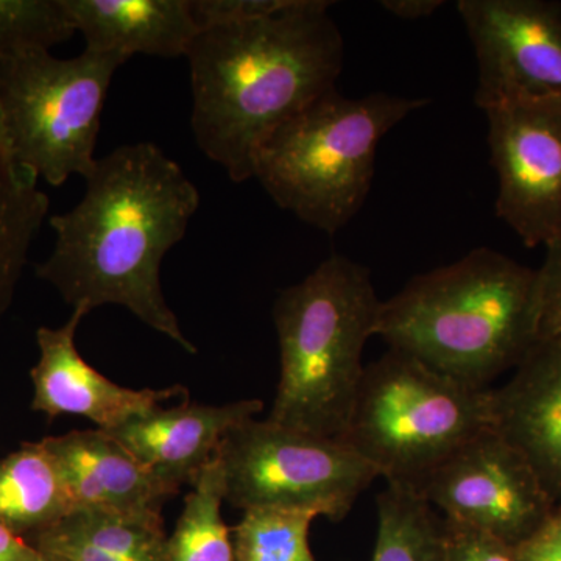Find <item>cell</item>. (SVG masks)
Wrapping results in <instances>:
<instances>
[{
  "label": "cell",
  "instance_id": "obj_1",
  "mask_svg": "<svg viewBox=\"0 0 561 561\" xmlns=\"http://www.w3.org/2000/svg\"><path fill=\"white\" fill-rule=\"evenodd\" d=\"M83 198L49 216L54 250L36 265L72 309L114 305L187 353L194 343L165 301L161 265L183 241L201 208V192L183 168L153 142L125 144L99 158Z\"/></svg>",
  "mask_w": 561,
  "mask_h": 561
},
{
  "label": "cell",
  "instance_id": "obj_2",
  "mask_svg": "<svg viewBox=\"0 0 561 561\" xmlns=\"http://www.w3.org/2000/svg\"><path fill=\"white\" fill-rule=\"evenodd\" d=\"M331 5L297 0L275 16L195 36L186 55L192 131L234 183L253 180L257 151L273 133L337 88L345 47Z\"/></svg>",
  "mask_w": 561,
  "mask_h": 561
},
{
  "label": "cell",
  "instance_id": "obj_3",
  "mask_svg": "<svg viewBox=\"0 0 561 561\" xmlns=\"http://www.w3.org/2000/svg\"><path fill=\"white\" fill-rule=\"evenodd\" d=\"M538 294V268L481 247L382 301L376 335L454 381L490 389L537 343Z\"/></svg>",
  "mask_w": 561,
  "mask_h": 561
},
{
  "label": "cell",
  "instance_id": "obj_4",
  "mask_svg": "<svg viewBox=\"0 0 561 561\" xmlns=\"http://www.w3.org/2000/svg\"><path fill=\"white\" fill-rule=\"evenodd\" d=\"M381 305L370 271L341 254L280 291L273 305L280 373L267 420L341 440Z\"/></svg>",
  "mask_w": 561,
  "mask_h": 561
},
{
  "label": "cell",
  "instance_id": "obj_5",
  "mask_svg": "<svg viewBox=\"0 0 561 561\" xmlns=\"http://www.w3.org/2000/svg\"><path fill=\"white\" fill-rule=\"evenodd\" d=\"M426 99L328 91L278 128L257 151L253 179L280 209L335 234L367 201L383 136Z\"/></svg>",
  "mask_w": 561,
  "mask_h": 561
},
{
  "label": "cell",
  "instance_id": "obj_6",
  "mask_svg": "<svg viewBox=\"0 0 561 561\" xmlns=\"http://www.w3.org/2000/svg\"><path fill=\"white\" fill-rule=\"evenodd\" d=\"M491 430V389L465 386L389 350L365 367L341 440L387 485L419 491L454 454Z\"/></svg>",
  "mask_w": 561,
  "mask_h": 561
},
{
  "label": "cell",
  "instance_id": "obj_7",
  "mask_svg": "<svg viewBox=\"0 0 561 561\" xmlns=\"http://www.w3.org/2000/svg\"><path fill=\"white\" fill-rule=\"evenodd\" d=\"M130 60L84 49L57 58L31 50L0 58V125L21 169L50 186L94 169L102 111L114 73Z\"/></svg>",
  "mask_w": 561,
  "mask_h": 561
},
{
  "label": "cell",
  "instance_id": "obj_8",
  "mask_svg": "<svg viewBox=\"0 0 561 561\" xmlns=\"http://www.w3.org/2000/svg\"><path fill=\"white\" fill-rule=\"evenodd\" d=\"M225 501L241 511L295 508L341 522L378 472L339 438L249 420L219 453Z\"/></svg>",
  "mask_w": 561,
  "mask_h": 561
},
{
  "label": "cell",
  "instance_id": "obj_9",
  "mask_svg": "<svg viewBox=\"0 0 561 561\" xmlns=\"http://www.w3.org/2000/svg\"><path fill=\"white\" fill-rule=\"evenodd\" d=\"M457 11L478 60V108L561 110L560 0H460Z\"/></svg>",
  "mask_w": 561,
  "mask_h": 561
},
{
  "label": "cell",
  "instance_id": "obj_10",
  "mask_svg": "<svg viewBox=\"0 0 561 561\" xmlns=\"http://www.w3.org/2000/svg\"><path fill=\"white\" fill-rule=\"evenodd\" d=\"M446 522L491 535L515 549L556 513L529 461L496 431L454 454L416 491Z\"/></svg>",
  "mask_w": 561,
  "mask_h": 561
},
{
  "label": "cell",
  "instance_id": "obj_11",
  "mask_svg": "<svg viewBox=\"0 0 561 561\" xmlns=\"http://www.w3.org/2000/svg\"><path fill=\"white\" fill-rule=\"evenodd\" d=\"M494 208L529 249L561 238V110L485 111Z\"/></svg>",
  "mask_w": 561,
  "mask_h": 561
},
{
  "label": "cell",
  "instance_id": "obj_12",
  "mask_svg": "<svg viewBox=\"0 0 561 561\" xmlns=\"http://www.w3.org/2000/svg\"><path fill=\"white\" fill-rule=\"evenodd\" d=\"M88 311L76 308L60 328L36 331L39 359L31 370L32 409L49 420L80 415L98 430L113 431L133 416L153 411L176 397H186L181 386L133 390L105 378L77 350L76 335Z\"/></svg>",
  "mask_w": 561,
  "mask_h": 561
},
{
  "label": "cell",
  "instance_id": "obj_13",
  "mask_svg": "<svg viewBox=\"0 0 561 561\" xmlns=\"http://www.w3.org/2000/svg\"><path fill=\"white\" fill-rule=\"evenodd\" d=\"M264 408L260 400L228 404H191L160 408L133 416L108 431L136 460L160 481L180 490L192 485L217 456L228 432L253 420Z\"/></svg>",
  "mask_w": 561,
  "mask_h": 561
},
{
  "label": "cell",
  "instance_id": "obj_14",
  "mask_svg": "<svg viewBox=\"0 0 561 561\" xmlns=\"http://www.w3.org/2000/svg\"><path fill=\"white\" fill-rule=\"evenodd\" d=\"M493 430L526 457L552 501L561 497V345L537 341L511 381L491 389Z\"/></svg>",
  "mask_w": 561,
  "mask_h": 561
},
{
  "label": "cell",
  "instance_id": "obj_15",
  "mask_svg": "<svg viewBox=\"0 0 561 561\" xmlns=\"http://www.w3.org/2000/svg\"><path fill=\"white\" fill-rule=\"evenodd\" d=\"M41 442L61 472L72 512H161L179 494L105 431H70Z\"/></svg>",
  "mask_w": 561,
  "mask_h": 561
},
{
  "label": "cell",
  "instance_id": "obj_16",
  "mask_svg": "<svg viewBox=\"0 0 561 561\" xmlns=\"http://www.w3.org/2000/svg\"><path fill=\"white\" fill-rule=\"evenodd\" d=\"M84 49L186 57L201 33L191 0H62Z\"/></svg>",
  "mask_w": 561,
  "mask_h": 561
},
{
  "label": "cell",
  "instance_id": "obj_17",
  "mask_svg": "<svg viewBox=\"0 0 561 561\" xmlns=\"http://www.w3.org/2000/svg\"><path fill=\"white\" fill-rule=\"evenodd\" d=\"M161 512L76 511L33 537L50 561H162Z\"/></svg>",
  "mask_w": 561,
  "mask_h": 561
},
{
  "label": "cell",
  "instance_id": "obj_18",
  "mask_svg": "<svg viewBox=\"0 0 561 561\" xmlns=\"http://www.w3.org/2000/svg\"><path fill=\"white\" fill-rule=\"evenodd\" d=\"M68 489L43 442L24 443L0 459V524L39 535L72 513Z\"/></svg>",
  "mask_w": 561,
  "mask_h": 561
},
{
  "label": "cell",
  "instance_id": "obj_19",
  "mask_svg": "<svg viewBox=\"0 0 561 561\" xmlns=\"http://www.w3.org/2000/svg\"><path fill=\"white\" fill-rule=\"evenodd\" d=\"M38 181L14 161L0 125V331L33 242L49 219V197Z\"/></svg>",
  "mask_w": 561,
  "mask_h": 561
},
{
  "label": "cell",
  "instance_id": "obj_20",
  "mask_svg": "<svg viewBox=\"0 0 561 561\" xmlns=\"http://www.w3.org/2000/svg\"><path fill=\"white\" fill-rule=\"evenodd\" d=\"M184 500L162 561H236L231 530L221 516L225 478L219 456L203 468Z\"/></svg>",
  "mask_w": 561,
  "mask_h": 561
},
{
  "label": "cell",
  "instance_id": "obj_21",
  "mask_svg": "<svg viewBox=\"0 0 561 561\" xmlns=\"http://www.w3.org/2000/svg\"><path fill=\"white\" fill-rule=\"evenodd\" d=\"M371 561H446L445 522L416 491L387 485L376 500Z\"/></svg>",
  "mask_w": 561,
  "mask_h": 561
},
{
  "label": "cell",
  "instance_id": "obj_22",
  "mask_svg": "<svg viewBox=\"0 0 561 561\" xmlns=\"http://www.w3.org/2000/svg\"><path fill=\"white\" fill-rule=\"evenodd\" d=\"M316 512L250 508L234 531L236 561H317L309 546Z\"/></svg>",
  "mask_w": 561,
  "mask_h": 561
},
{
  "label": "cell",
  "instance_id": "obj_23",
  "mask_svg": "<svg viewBox=\"0 0 561 561\" xmlns=\"http://www.w3.org/2000/svg\"><path fill=\"white\" fill-rule=\"evenodd\" d=\"M76 33L62 0H0V58L50 50Z\"/></svg>",
  "mask_w": 561,
  "mask_h": 561
},
{
  "label": "cell",
  "instance_id": "obj_24",
  "mask_svg": "<svg viewBox=\"0 0 561 561\" xmlns=\"http://www.w3.org/2000/svg\"><path fill=\"white\" fill-rule=\"evenodd\" d=\"M297 0H191L198 31L275 16L290 10Z\"/></svg>",
  "mask_w": 561,
  "mask_h": 561
},
{
  "label": "cell",
  "instance_id": "obj_25",
  "mask_svg": "<svg viewBox=\"0 0 561 561\" xmlns=\"http://www.w3.org/2000/svg\"><path fill=\"white\" fill-rule=\"evenodd\" d=\"M538 339L561 345V238L546 247L538 268Z\"/></svg>",
  "mask_w": 561,
  "mask_h": 561
},
{
  "label": "cell",
  "instance_id": "obj_26",
  "mask_svg": "<svg viewBox=\"0 0 561 561\" xmlns=\"http://www.w3.org/2000/svg\"><path fill=\"white\" fill-rule=\"evenodd\" d=\"M445 522L446 561H518L511 546L471 527Z\"/></svg>",
  "mask_w": 561,
  "mask_h": 561
},
{
  "label": "cell",
  "instance_id": "obj_27",
  "mask_svg": "<svg viewBox=\"0 0 561 561\" xmlns=\"http://www.w3.org/2000/svg\"><path fill=\"white\" fill-rule=\"evenodd\" d=\"M513 551L518 561H561V516L553 513L537 534Z\"/></svg>",
  "mask_w": 561,
  "mask_h": 561
},
{
  "label": "cell",
  "instance_id": "obj_28",
  "mask_svg": "<svg viewBox=\"0 0 561 561\" xmlns=\"http://www.w3.org/2000/svg\"><path fill=\"white\" fill-rule=\"evenodd\" d=\"M0 561H49L43 552L25 540L21 535L14 534L9 527L0 524Z\"/></svg>",
  "mask_w": 561,
  "mask_h": 561
},
{
  "label": "cell",
  "instance_id": "obj_29",
  "mask_svg": "<svg viewBox=\"0 0 561 561\" xmlns=\"http://www.w3.org/2000/svg\"><path fill=\"white\" fill-rule=\"evenodd\" d=\"M382 9L404 21L426 20L445 5L442 0H383Z\"/></svg>",
  "mask_w": 561,
  "mask_h": 561
},
{
  "label": "cell",
  "instance_id": "obj_30",
  "mask_svg": "<svg viewBox=\"0 0 561 561\" xmlns=\"http://www.w3.org/2000/svg\"><path fill=\"white\" fill-rule=\"evenodd\" d=\"M556 515L561 516V497H560L559 502H557V505H556Z\"/></svg>",
  "mask_w": 561,
  "mask_h": 561
},
{
  "label": "cell",
  "instance_id": "obj_31",
  "mask_svg": "<svg viewBox=\"0 0 561 561\" xmlns=\"http://www.w3.org/2000/svg\"><path fill=\"white\" fill-rule=\"evenodd\" d=\"M46 559H47V557H46ZM49 561H50V560H49Z\"/></svg>",
  "mask_w": 561,
  "mask_h": 561
}]
</instances>
